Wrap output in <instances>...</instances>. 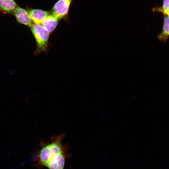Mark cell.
<instances>
[{
  "mask_svg": "<svg viewBox=\"0 0 169 169\" xmlns=\"http://www.w3.org/2000/svg\"><path fill=\"white\" fill-rule=\"evenodd\" d=\"M64 135L53 136L50 143H41V148L36 156L38 165L46 166L67 154L66 146L61 141Z\"/></svg>",
  "mask_w": 169,
  "mask_h": 169,
  "instance_id": "obj_1",
  "label": "cell"
},
{
  "mask_svg": "<svg viewBox=\"0 0 169 169\" xmlns=\"http://www.w3.org/2000/svg\"><path fill=\"white\" fill-rule=\"evenodd\" d=\"M30 28L36 42V53L45 51L48 46L49 33L40 24L34 23Z\"/></svg>",
  "mask_w": 169,
  "mask_h": 169,
  "instance_id": "obj_2",
  "label": "cell"
},
{
  "mask_svg": "<svg viewBox=\"0 0 169 169\" xmlns=\"http://www.w3.org/2000/svg\"><path fill=\"white\" fill-rule=\"evenodd\" d=\"M73 0H59L54 5L52 13L60 19L67 15Z\"/></svg>",
  "mask_w": 169,
  "mask_h": 169,
  "instance_id": "obj_3",
  "label": "cell"
},
{
  "mask_svg": "<svg viewBox=\"0 0 169 169\" xmlns=\"http://www.w3.org/2000/svg\"><path fill=\"white\" fill-rule=\"evenodd\" d=\"M13 13L17 21L19 23L30 27L33 24L28 11L25 9L18 6Z\"/></svg>",
  "mask_w": 169,
  "mask_h": 169,
  "instance_id": "obj_4",
  "label": "cell"
},
{
  "mask_svg": "<svg viewBox=\"0 0 169 169\" xmlns=\"http://www.w3.org/2000/svg\"><path fill=\"white\" fill-rule=\"evenodd\" d=\"M32 21L36 24H40L50 14L49 11L38 9H32L28 11Z\"/></svg>",
  "mask_w": 169,
  "mask_h": 169,
  "instance_id": "obj_5",
  "label": "cell"
},
{
  "mask_svg": "<svg viewBox=\"0 0 169 169\" xmlns=\"http://www.w3.org/2000/svg\"><path fill=\"white\" fill-rule=\"evenodd\" d=\"M59 19L52 13L50 14L44 20L41 25L50 33L54 30Z\"/></svg>",
  "mask_w": 169,
  "mask_h": 169,
  "instance_id": "obj_6",
  "label": "cell"
},
{
  "mask_svg": "<svg viewBox=\"0 0 169 169\" xmlns=\"http://www.w3.org/2000/svg\"><path fill=\"white\" fill-rule=\"evenodd\" d=\"M18 7L13 0H0V8L8 13H13Z\"/></svg>",
  "mask_w": 169,
  "mask_h": 169,
  "instance_id": "obj_7",
  "label": "cell"
},
{
  "mask_svg": "<svg viewBox=\"0 0 169 169\" xmlns=\"http://www.w3.org/2000/svg\"><path fill=\"white\" fill-rule=\"evenodd\" d=\"M169 37V17L165 14L163 29L158 35V38L161 41L165 42Z\"/></svg>",
  "mask_w": 169,
  "mask_h": 169,
  "instance_id": "obj_8",
  "label": "cell"
},
{
  "mask_svg": "<svg viewBox=\"0 0 169 169\" xmlns=\"http://www.w3.org/2000/svg\"><path fill=\"white\" fill-rule=\"evenodd\" d=\"M156 10L162 12L164 14L169 10V0H163L162 7Z\"/></svg>",
  "mask_w": 169,
  "mask_h": 169,
  "instance_id": "obj_9",
  "label": "cell"
},
{
  "mask_svg": "<svg viewBox=\"0 0 169 169\" xmlns=\"http://www.w3.org/2000/svg\"><path fill=\"white\" fill-rule=\"evenodd\" d=\"M165 14L167 15L169 17V10H168L167 12H166Z\"/></svg>",
  "mask_w": 169,
  "mask_h": 169,
  "instance_id": "obj_10",
  "label": "cell"
}]
</instances>
